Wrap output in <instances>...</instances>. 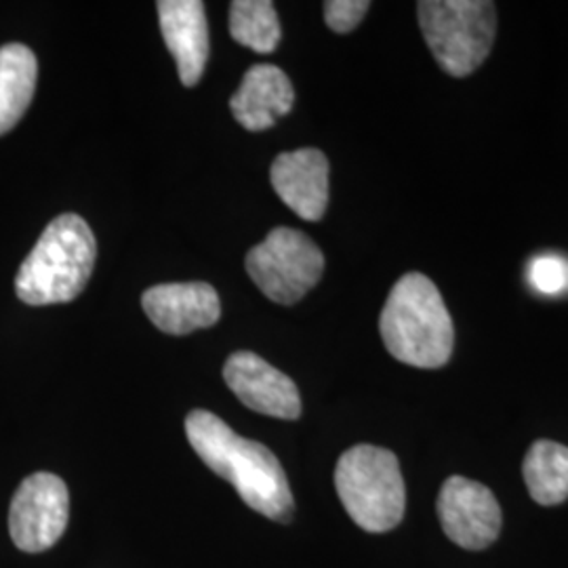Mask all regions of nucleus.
<instances>
[{
	"mask_svg": "<svg viewBox=\"0 0 568 568\" xmlns=\"http://www.w3.org/2000/svg\"><path fill=\"white\" fill-rule=\"evenodd\" d=\"M98 243L89 224L77 213H63L44 227L39 243L23 260L16 293L23 304H68L89 283Z\"/></svg>",
	"mask_w": 568,
	"mask_h": 568,
	"instance_id": "obj_3",
	"label": "nucleus"
},
{
	"mask_svg": "<svg viewBox=\"0 0 568 568\" xmlns=\"http://www.w3.org/2000/svg\"><path fill=\"white\" fill-rule=\"evenodd\" d=\"M244 265L267 300L293 305L321 281L325 255L304 232L281 225L248 251Z\"/></svg>",
	"mask_w": 568,
	"mask_h": 568,
	"instance_id": "obj_6",
	"label": "nucleus"
},
{
	"mask_svg": "<svg viewBox=\"0 0 568 568\" xmlns=\"http://www.w3.org/2000/svg\"><path fill=\"white\" fill-rule=\"evenodd\" d=\"M148 318L169 335H187L213 326L222 316L217 291L206 283H169L148 288L142 295Z\"/></svg>",
	"mask_w": 568,
	"mask_h": 568,
	"instance_id": "obj_11",
	"label": "nucleus"
},
{
	"mask_svg": "<svg viewBox=\"0 0 568 568\" xmlns=\"http://www.w3.org/2000/svg\"><path fill=\"white\" fill-rule=\"evenodd\" d=\"M232 39L255 53H272L281 42V21L270 0H234L230 4Z\"/></svg>",
	"mask_w": 568,
	"mask_h": 568,
	"instance_id": "obj_16",
	"label": "nucleus"
},
{
	"mask_svg": "<svg viewBox=\"0 0 568 568\" xmlns=\"http://www.w3.org/2000/svg\"><path fill=\"white\" fill-rule=\"evenodd\" d=\"M295 103V89L278 65L257 63L253 65L232 95V114L246 131H265Z\"/></svg>",
	"mask_w": 568,
	"mask_h": 568,
	"instance_id": "obj_13",
	"label": "nucleus"
},
{
	"mask_svg": "<svg viewBox=\"0 0 568 568\" xmlns=\"http://www.w3.org/2000/svg\"><path fill=\"white\" fill-rule=\"evenodd\" d=\"M166 49L185 87L203 79L209 60V26L201 0H161L156 4Z\"/></svg>",
	"mask_w": 568,
	"mask_h": 568,
	"instance_id": "obj_12",
	"label": "nucleus"
},
{
	"mask_svg": "<svg viewBox=\"0 0 568 568\" xmlns=\"http://www.w3.org/2000/svg\"><path fill=\"white\" fill-rule=\"evenodd\" d=\"M70 495L60 476L39 471L28 476L13 495L9 508V532L13 544L28 554L53 548L65 532Z\"/></svg>",
	"mask_w": 568,
	"mask_h": 568,
	"instance_id": "obj_7",
	"label": "nucleus"
},
{
	"mask_svg": "<svg viewBox=\"0 0 568 568\" xmlns=\"http://www.w3.org/2000/svg\"><path fill=\"white\" fill-rule=\"evenodd\" d=\"M530 283L537 291L554 295L567 284V267L556 257H541L530 265Z\"/></svg>",
	"mask_w": 568,
	"mask_h": 568,
	"instance_id": "obj_18",
	"label": "nucleus"
},
{
	"mask_svg": "<svg viewBox=\"0 0 568 568\" xmlns=\"http://www.w3.org/2000/svg\"><path fill=\"white\" fill-rule=\"evenodd\" d=\"M335 488L349 518L368 532L392 530L405 516L403 471L387 448H347L335 467Z\"/></svg>",
	"mask_w": 568,
	"mask_h": 568,
	"instance_id": "obj_4",
	"label": "nucleus"
},
{
	"mask_svg": "<svg viewBox=\"0 0 568 568\" xmlns=\"http://www.w3.org/2000/svg\"><path fill=\"white\" fill-rule=\"evenodd\" d=\"M379 333L396 361L417 368L447 365L455 344L447 304L438 286L419 272L405 274L389 291Z\"/></svg>",
	"mask_w": 568,
	"mask_h": 568,
	"instance_id": "obj_2",
	"label": "nucleus"
},
{
	"mask_svg": "<svg viewBox=\"0 0 568 568\" xmlns=\"http://www.w3.org/2000/svg\"><path fill=\"white\" fill-rule=\"evenodd\" d=\"M368 9V0H328L325 2L326 26L337 34H347L365 20Z\"/></svg>",
	"mask_w": 568,
	"mask_h": 568,
	"instance_id": "obj_17",
	"label": "nucleus"
},
{
	"mask_svg": "<svg viewBox=\"0 0 568 568\" xmlns=\"http://www.w3.org/2000/svg\"><path fill=\"white\" fill-rule=\"evenodd\" d=\"M39 77V61L20 42L0 47V135L9 133L30 108Z\"/></svg>",
	"mask_w": 568,
	"mask_h": 568,
	"instance_id": "obj_14",
	"label": "nucleus"
},
{
	"mask_svg": "<svg viewBox=\"0 0 568 568\" xmlns=\"http://www.w3.org/2000/svg\"><path fill=\"white\" fill-rule=\"evenodd\" d=\"M185 434L204 466L239 490L248 508L276 523H291L295 501L276 455L262 443L239 436L217 415L196 408L185 417Z\"/></svg>",
	"mask_w": 568,
	"mask_h": 568,
	"instance_id": "obj_1",
	"label": "nucleus"
},
{
	"mask_svg": "<svg viewBox=\"0 0 568 568\" xmlns=\"http://www.w3.org/2000/svg\"><path fill=\"white\" fill-rule=\"evenodd\" d=\"M525 483L530 497L541 506H558L568 499V447L537 440L525 457Z\"/></svg>",
	"mask_w": 568,
	"mask_h": 568,
	"instance_id": "obj_15",
	"label": "nucleus"
},
{
	"mask_svg": "<svg viewBox=\"0 0 568 568\" xmlns=\"http://www.w3.org/2000/svg\"><path fill=\"white\" fill-rule=\"evenodd\" d=\"M445 535L464 549H485L499 537L501 508L490 488L464 476H450L438 495Z\"/></svg>",
	"mask_w": 568,
	"mask_h": 568,
	"instance_id": "obj_8",
	"label": "nucleus"
},
{
	"mask_svg": "<svg viewBox=\"0 0 568 568\" xmlns=\"http://www.w3.org/2000/svg\"><path fill=\"white\" fill-rule=\"evenodd\" d=\"M270 180L283 201L305 222H318L328 204V161L316 148L278 154Z\"/></svg>",
	"mask_w": 568,
	"mask_h": 568,
	"instance_id": "obj_10",
	"label": "nucleus"
},
{
	"mask_svg": "<svg viewBox=\"0 0 568 568\" xmlns=\"http://www.w3.org/2000/svg\"><path fill=\"white\" fill-rule=\"evenodd\" d=\"M417 18L434 60L450 77L464 79L487 60L497 32L495 2L422 0Z\"/></svg>",
	"mask_w": 568,
	"mask_h": 568,
	"instance_id": "obj_5",
	"label": "nucleus"
},
{
	"mask_svg": "<svg viewBox=\"0 0 568 568\" xmlns=\"http://www.w3.org/2000/svg\"><path fill=\"white\" fill-rule=\"evenodd\" d=\"M224 379L236 398L255 413L288 422L302 415L295 382L253 352H234L225 363Z\"/></svg>",
	"mask_w": 568,
	"mask_h": 568,
	"instance_id": "obj_9",
	"label": "nucleus"
}]
</instances>
